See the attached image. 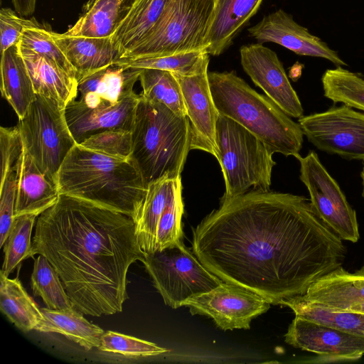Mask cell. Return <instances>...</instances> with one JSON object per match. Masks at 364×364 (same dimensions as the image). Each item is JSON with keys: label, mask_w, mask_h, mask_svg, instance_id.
<instances>
[{"label": "cell", "mask_w": 364, "mask_h": 364, "mask_svg": "<svg viewBox=\"0 0 364 364\" xmlns=\"http://www.w3.org/2000/svg\"><path fill=\"white\" fill-rule=\"evenodd\" d=\"M192 250L223 282L271 304L304 295L346 255L309 199L256 190L220 201L193 229Z\"/></svg>", "instance_id": "cell-1"}, {"label": "cell", "mask_w": 364, "mask_h": 364, "mask_svg": "<svg viewBox=\"0 0 364 364\" xmlns=\"http://www.w3.org/2000/svg\"><path fill=\"white\" fill-rule=\"evenodd\" d=\"M36 255L54 267L73 306L93 316L122 311L128 269L146 255L131 217L65 194L37 218Z\"/></svg>", "instance_id": "cell-2"}, {"label": "cell", "mask_w": 364, "mask_h": 364, "mask_svg": "<svg viewBox=\"0 0 364 364\" xmlns=\"http://www.w3.org/2000/svg\"><path fill=\"white\" fill-rule=\"evenodd\" d=\"M60 194L137 217L147 188L131 159L114 157L76 144L56 177Z\"/></svg>", "instance_id": "cell-3"}, {"label": "cell", "mask_w": 364, "mask_h": 364, "mask_svg": "<svg viewBox=\"0 0 364 364\" xmlns=\"http://www.w3.org/2000/svg\"><path fill=\"white\" fill-rule=\"evenodd\" d=\"M215 105L260 139L272 153L286 156L299 154L304 133L267 96L257 93L235 72H208Z\"/></svg>", "instance_id": "cell-4"}, {"label": "cell", "mask_w": 364, "mask_h": 364, "mask_svg": "<svg viewBox=\"0 0 364 364\" xmlns=\"http://www.w3.org/2000/svg\"><path fill=\"white\" fill-rule=\"evenodd\" d=\"M140 95L132 129L130 159L148 188L164 178L181 177L191 150V129L187 116Z\"/></svg>", "instance_id": "cell-5"}, {"label": "cell", "mask_w": 364, "mask_h": 364, "mask_svg": "<svg viewBox=\"0 0 364 364\" xmlns=\"http://www.w3.org/2000/svg\"><path fill=\"white\" fill-rule=\"evenodd\" d=\"M218 159L225 191L220 201L252 190L268 191L276 164L272 153L255 134L225 116L219 115L215 127Z\"/></svg>", "instance_id": "cell-6"}, {"label": "cell", "mask_w": 364, "mask_h": 364, "mask_svg": "<svg viewBox=\"0 0 364 364\" xmlns=\"http://www.w3.org/2000/svg\"><path fill=\"white\" fill-rule=\"evenodd\" d=\"M218 0H171L153 33L121 59L206 50Z\"/></svg>", "instance_id": "cell-7"}, {"label": "cell", "mask_w": 364, "mask_h": 364, "mask_svg": "<svg viewBox=\"0 0 364 364\" xmlns=\"http://www.w3.org/2000/svg\"><path fill=\"white\" fill-rule=\"evenodd\" d=\"M142 263L164 303L172 309L183 306L186 300L223 282L185 246L183 239L146 254Z\"/></svg>", "instance_id": "cell-8"}, {"label": "cell", "mask_w": 364, "mask_h": 364, "mask_svg": "<svg viewBox=\"0 0 364 364\" xmlns=\"http://www.w3.org/2000/svg\"><path fill=\"white\" fill-rule=\"evenodd\" d=\"M18 126L25 151L42 173L56 181L62 163L76 144L65 108L56 101L36 94Z\"/></svg>", "instance_id": "cell-9"}, {"label": "cell", "mask_w": 364, "mask_h": 364, "mask_svg": "<svg viewBox=\"0 0 364 364\" xmlns=\"http://www.w3.org/2000/svg\"><path fill=\"white\" fill-rule=\"evenodd\" d=\"M295 158L300 164V180L309 191L316 213L343 240L358 242L360 233L355 210L317 154L310 151L304 157L298 154Z\"/></svg>", "instance_id": "cell-10"}, {"label": "cell", "mask_w": 364, "mask_h": 364, "mask_svg": "<svg viewBox=\"0 0 364 364\" xmlns=\"http://www.w3.org/2000/svg\"><path fill=\"white\" fill-rule=\"evenodd\" d=\"M304 135L320 151L364 160V113L346 105L299 118Z\"/></svg>", "instance_id": "cell-11"}, {"label": "cell", "mask_w": 364, "mask_h": 364, "mask_svg": "<svg viewBox=\"0 0 364 364\" xmlns=\"http://www.w3.org/2000/svg\"><path fill=\"white\" fill-rule=\"evenodd\" d=\"M270 304L251 291L223 282L210 291L186 300L183 306L189 307L193 315L212 318L217 326L227 331L249 329L251 321L265 313Z\"/></svg>", "instance_id": "cell-12"}, {"label": "cell", "mask_w": 364, "mask_h": 364, "mask_svg": "<svg viewBox=\"0 0 364 364\" xmlns=\"http://www.w3.org/2000/svg\"><path fill=\"white\" fill-rule=\"evenodd\" d=\"M294 348L318 355L320 363L353 361L364 355V336L295 316L284 335Z\"/></svg>", "instance_id": "cell-13"}, {"label": "cell", "mask_w": 364, "mask_h": 364, "mask_svg": "<svg viewBox=\"0 0 364 364\" xmlns=\"http://www.w3.org/2000/svg\"><path fill=\"white\" fill-rule=\"evenodd\" d=\"M240 54L245 72L270 100L289 117L303 116L300 100L274 51L262 43H253L242 46Z\"/></svg>", "instance_id": "cell-14"}, {"label": "cell", "mask_w": 364, "mask_h": 364, "mask_svg": "<svg viewBox=\"0 0 364 364\" xmlns=\"http://www.w3.org/2000/svg\"><path fill=\"white\" fill-rule=\"evenodd\" d=\"M208 63L188 75L173 73L181 89L191 129V150L217 154L215 127L219 112L215 105L208 75Z\"/></svg>", "instance_id": "cell-15"}, {"label": "cell", "mask_w": 364, "mask_h": 364, "mask_svg": "<svg viewBox=\"0 0 364 364\" xmlns=\"http://www.w3.org/2000/svg\"><path fill=\"white\" fill-rule=\"evenodd\" d=\"M248 32L259 43L273 42L298 55L325 58L337 66L347 65L335 50L282 9L264 16Z\"/></svg>", "instance_id": "cell-16"}, {"label": "cell", "mask_w": 364, "mask_h": 364, "mask_svg": "<svg viewBox=\"0 0 364 364\" xmlns=\"http://www.w3.org/2000/svg\"><path fill=\"white\" fill-rule=\"evenodd\" d=\"M140 97L134 92L117 104L102 103L93 107L78 100L70 101L65 108V114L76 144L105 130L121 129L132 132Z\"/></svg>", "instance_id": "cell-17"}, {"label": "cell", "mask_w": 364, "mask_h": 364, "mask_svg": "<svg viewBox=\"0 0 364 364\" xmlns=\"http://www.w3.org/2000/svg\"><path fill=\"white\" fill-rule=\"evenodd\" d=\"M141 70L117 63L97 70L77 80L78 100L90 107L117 104L134 93Z\"/></svg>", "instance_id": "cell-18"}, {"label": "cell", "mask_w": 364, "mask_h": 364, "mask_svg": "<svg viewBox=\"0 0 364 364\" xmlns=\"http://www.w3.org/2000/svg\"><path fill=\"white\" fill-rule=\"evenodd\" d=\"M300 296L336 311H345L353 304L364 301V262L354 272L340 266L314 282Z\"/></svg>", "instance_id": "cell-19"}, {"label": "cell", "mask_w": 364, "mask_h": 364, "mask_svg": "<svg viewBox=\"0 0 364 364\" xmlns=\"http://www.w3.org/2000/svg\"><path fill=\"white\" fill-rule=\"evenodd\" d=\"M52 37L76 71L77 80L121 58L112 37L73 36L52 31Z\"/></svg>", "instance_id": "cell-20"}, {"label": "cell", "mask_w": 364, "mask_h": 364, "mask_svg": "<svg viewBox=\"0 0 364 364\" xmlns=\"http://www.w3.org/2000/svg\"><path fill=\"white\" fill-rule=\"evenodd\" d=\"M59 196L55 180L42 173L24 150L18 169L14 218L26 214L38 216L52 207Z\"/></svg>", "instance_id": "cell-21"}, {"label": "cell", "mask_w": 364, "mask_h": 364, "mask_svg": "<svg viewBox=\"0 0 364 364\" xmlns=\"http://www.w3.org/2000/svg\"><path fill=\"white\" fill-rule=\"evenodd\" d=\"M18 48L36 94L56 101L63 108L75 99L77 93V79L68 75L50 59L19 46Z\"/></svg>", "instance_id": "cell-22"}, {"label": "cell", "mask_w": 364, "mask_h": 364, "mask_svg": "<svg viewBox=\"0 0 364 364\" xmlns=\"http://www.w3.org/2000/svg\"><path fill=\"white\" fill-rule=\"evenodd\" d=\"M136 0H87L76 23L65 33L90 38L112 37Z\"/></svg>", "instance_id": "cell-23"}, {"label": "cell", "mask_w": 364, "mask_h": 364, "mask_svg": "<svg viewBox=\"0 0 364 364\" xmlns=\"http://www.w3.org/2000/svg\"><path fill=\"white\" fill-rule=\"evenodd\" d=\"M171 2V0H136L127 17L112 36L121 58L153 33Z\"/></svg>", "instance_id": "cell-24"}, {"label": "cell", "mask_w": 364, "mask_h": 364, "mask_svg": "<svg viewBox=\"0 0 364 364\" xmlns=\"http://www.w3.org/2000/svg\"><path fill=\"white\" fill-rule=\"evenodd\" d=\"M263 0H218L208 37L207 52L219 55L257 11Z\"/></svg>", "instance_id": "cell-25"}, {"label": "cell", "mask_w": 364, "mask_h": 364, "mask_svg": "<svg viewBox=\"0 0 364 364\" xmlns=\"http://www.w3.org/2000/svg\"><path fill=\"white\" fill-rule=\"evenodd\" d=\"M181 185V177H178L164 178L148 186L141 210L134 220L139 245L146 255L155 252L160 218L169 200Z\"/></svg>", "instance_id": "cell-26"}, {"label": "cell", "mask_w": 364, "mask_h": 364, "mask_svg": "<svg viewBox=\"0 0 364 364\" xmlns=\"http://www.w3.org/2000/svg\"><path fill=\"white\" fill-rule=\"evenodd\" d=\"M1 55V95L21 119L36 94L18 44L9 48Z\"/></svg>", "instance_id": "cell-27"}, {"label": "cell", "mask_w": 364, "mask_h": 364, "mask_svg": "<svg viewBox=\"0 0 364 364\" xmlns=\"http://www.w3.org/2000/svg\"><path fill=\"white\" fill-rule=\"evenodd\" d=\"M41 310L43 318L35 328L36 331L60 333L87 350L100 347L104 330L88 321L84 314L75 307L65 310L46 307Z\"/></svg>", "instance_id": "cell-28"}, {"label": "cell", "mask_w": 364, "mask_h": 364, "mask_svg": "<svg viewBox=\"0 0 364 364\" xmlns=\"http://www.w3.org/2000/svg\"><path fill=\"white\" fill-rule=\"evenodd\" d=\"M0 309L20 330L28 332L43 318L41 310L28 295L18 278L9 279L0 272Z\"/></svg>", "instance_id": "cell-29"}, {"label": "cell", "mask_w": 364, "mask_h": 364, "mask_svg": "<svg viewBox=\"0 0 364 364\" xmlns=\"http://www.w3.org/2000/svg\"><path fill=\"white\" fill-rule=\"evenodd\" d=\"M324 96L364 112V76L342 66L328 69L321 77Z\"/></svg>", "instance_id": "cell-30"}, {"label": "cell", "mask_w": 364, "mask_h": 364, "mask_svg": "<svg viewBox=\"0 0 364 364\" xmlns=\"http://www.w3.org/2000/svg\"><path fill=\"white\" fill-rule=\"evenodd\" d=\"M281 305L289 307L295 316L364 336L363 314L331 310L309 302L300 296L284 300Z\"/></svg>", "instance_id": "cell-31"}, {"label": "cell", "mask_w": 364, "mask_h": 364, "mask_svg": "<svg viewBox=\"0 0 364 364\" xmlns=\"http://www.w3.org/2000/svg\"><path fill=\"white\" fill-rule=\"evenodd\" d=\"M139 80L146 99L164 104L178 115L187 116L181 86L172 72L142 69Z\"/></svg>", "instance_id": "cell-32"}, {"label": "cell", "mask_w": 364, "mask_h": 364, "mask_svg": "<svg viewBox=\"0 0 364 364\" xmlns=\"http://www.w3.org/2000/svg\"><path fill=\"white\" fill-rule=\"evenodd\" d=\"M31 287L34 296H40L48 309L65 310L74 307L57 272L41 255L34 260Z\"/></svg>", "instance_id": "cell-33"}, {"label": "cell", "mask_w": 364, "mask_h": 364, "mask_svg": "<svg viewBox=\"0 0 364 364\" xmlns=\"http://www.w3.org/2000/svg\"><path fill=\"white\" fill-rule=\"evenodd\" d=\"M37 215L26 214L14 218L9 236L4 245L1 273L9 276L26 259L31 257V233Z\"/></svg>", "instance_id": "cell-34"}, {"label": "cell", "mask_w": 364, "mask_h": 364, "mask_svg": "<svg viewBox=\"0 0 364 364\" xmlns=\"http://www.w3.org/2000/svg\"><path fill=\"white\" fill-rule=\"evenodd\" d=\"M116 63L140 69H157L188 75L209 63V54L203 50L166 56L120 59Z\"/></svg>", "instance_id": "cell-35"}, {"label": "cell", "mask_w": 364, "mask_h": 364, "mask_svg": "<svg viewBox=\"0 0 364 364\" xmlns=\"http://www.w3.org/2000/svg\"><path fill=\"white\" fill-rule=\"evenodd\" d=\"M51 29L40 24L27 28L18 45L54 61L71 77L76 78V71L52 37Z\"/></svg>", "instance_id": "cell-36"}, {"label": "cell", "mask_w": 364, "mask_h": 364, "mask_svg": "<svg viewBox=\"0 0 364 364\" xmlns=\"http://www.w3.org/2000/svg\"><path fill=\"white\" fill-rule=\"evenodd\" d=\"M98 348L101 351L131 357L157 355L168 351L154 343L112 331L104 332Z\"/></svg>", "instance_id": "cell-37"}, {"label": "cell", "mask_w": 364, "mask_h": 364, "mask_svg": "<svg viewBox=\"0 0 364 364\" xmlns=\"http://www.w3.org/2000/svg\"><path fill=\"white\" fill-rule=\"evenodd\" d=\"M181 185L166 205L158 224L155 251L167 247L183 239L181 218L183 203Z\"/></svg>", "instance_id": "cell-38"}, {"label": "cell", "mask_w": 364, "mask_h": 364, "mask_svg": "<svg viewBox=\"0 0 364 364\" xmlns=\"http://www.w3.org/2000/svg\"><path fill=\"white\" fill-rule=\"evenodd\" d=\"M88 149L121 159H130L132 132L115 129L93 134L80 144Z\"/></svg>", "instance_id": "cell-39"}, {"label": "cell", "mask_w": 364, "mask_h": 364, "mask_svg": "<svg viewBox=\"0 0 364 364\" xmlns=\"http://www.w3.org/2000/svg\"><path fill=\"white\" fill-rule=\"evenodd\" d=\"M18 187V170L1 179L0 186V247H3L14 220Z\"/></svg>", "instance_id": "cell-40"}, {"label": "cell", "mask_w": 364, "mask_h": 364, "mask_svg": "<svg viewBox=\"0 0 364 364\" xmlns=\"http://www.w3.org/2000/svg\"><path fill=\"white\" fill-rule=\"evenodd\" d=\"M0 149L1 156V176L17 171L23 152V144L18 126L0 128Z\"/></svg>", "instance_id": "cell-41"}, {"label": "cell", "mask_w": 364, "mask_h": 364, "mask_svg": "<svg viewBox=\"0 0 364 364\" xmlns=\"http://www.w3.org/2000/svg\"><path fill=\"white\" fill-rule=\"evenodd\" d=\"M41 23L36 18H26L10 8L0 10V50L1 53L19 43L23 31Z\"/></svg>", "instance_id": "cell-42"}, {"label": "cell", "mask_w": 364, "mask_h": 364, "mask_svg": "<svg viewBox=\"0 0 364 364\" xmlns=\"http://www.w3.org/2000/svg\"><path fill=\"white\" fill-rule=\"evenodd\" d=\"M15 11L21 16L27 17L33 14L36 9V0H11Z\"/></svg>", "instance_id": "cell-43"}, {"label": "cell", "mask_w": 364, "mask_h": 364, "mask_svg": "<svg viewBox=\"0 0 364 364\" xmlns=\"http://www.w3.org/2000/svg\"><path fill=\"white\" fill-rule=\"evenodd\" d=\"M345 311L364 314V301L353 304Z\"/></svg>", "instance_id": "cell-44"}, {"label": "cell", "mask_w": 364, "mask_h": 364, "mask_svg": "<svg viewBox=\"0 0 364 364\" xmlns=\"http://www.w3.org/2000/svg\"><path fill=\"white\" fill-rule=\"evenodd\" d=\"M360 177H361V179H362V184H363V192H362V196L364 198V160L363 161V168H362V171L360 172Z\"/></svg>", "instance_id": "cell-45"}]
</instances>
